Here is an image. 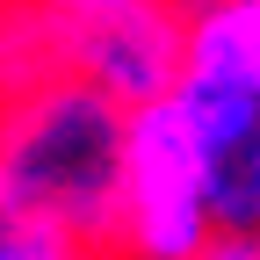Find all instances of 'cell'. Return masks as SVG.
<instances>
[{"instance_id":"obj_1","label":"cell","mask_w":260,"mask_h":260,"mask_svg":"<svg viewBox=\"0 0 260 260\" xmlns=\"http://www.w3.org/2000/svg\"><path fill=\"white\" fill-rule=\"evenodd\" d=\"M130 116L80 80H8L0 87V195L22 224L102 253L116 239Z\"/></svg>"},{"instance_id":"obj_2","label":"cell","mask_w":260,"mask_h":260,"mask_svg":"<svg viewBox=\"0 0 260 260\" xmlns=\"http://www.w3.org/2000/svg\"><path fill=\"white\" fill-rule=\"evenodd\" d=\"M188 65V0H22L8 80H80L123 116L174 102Z\"/></svg>"},{"instance_id":"obj_3","label":"cell","mask_w":260,"mask_h":260,"mask_svg":"<svg viewBox=\"0 0 260 260\" xmlns=\"http://www.w3.org/2000/svg\"><path fill=\"white\" fill-rule=\"evenodd\" d=\"M217 224V181H210V152L195 138V123L159 102L130 116V145H123V195H116V239L109 260H195Z\"/></svg>"},{"instance_id":"obj_4","label":"cell","mask_w":260,"mask_h":260,"mask_svg":"<svg viewBox=\"0 0 260 260\" xmlns=\"http://www.w3.org/2000/svg\"><path fill=\"white\" fill-rule=\"evenodd\" d=\"M174 109L195 123V138H203V152H210L217 224H232V232H260V102L181 87Z\"/></svg>"},{"instance_id":"obj_5","label":"cell","mask_w":260,"mask_h":260,"mask_svg":"<svg viewBox=\"0 0 260 260\" xmlns=\"http://www.w3.org/2000/svg\"><path fill=\"white\" fill-rule=\"evenodd\" d=\"M181 87L260 102V0H195V8H188V65H181Z\"/></svg>"},{"instance_id":"obj_6","label":"cell","mask_w":260,"mask_h":260,"mask_svg":"<svg viewBox=\"0 0 260 260\" xmlns=\"http://www.w3.org/2000/svg\"><path fill=\"white\" fill-rule=\"evenodd\" d=\"M0 260H102V253H80V246H65V239H51V232H37V224H29L22 239L0 246Z\"/></svg>"},{"instance_id":"obj_7","label":"cell","mask_w":260,"mask_h":260,"mask_svg":"<svg viewBox=\"0 0 260 260\" xmlns=\"http://www.w3.org/2000/svg\"><path fill=\"white\" fill-rule=\"evenodd\" d=\"M195 260H260V232H232V224H224Z\"/></svg>"},{"instance_id":"obj_8","label":"cell","mask_w":260,"mask_h":260,"mask_svg":"<svg viewBox=\"0 0 260 260\" xmlns=\"http://www.w3.org/2000/svg\"><path fill=\"white\" fill-rule=\"evenodd\" d=\"M15 8L22 0H0V73H8V44H15Z\"/></svg>"},{"instance_id":"obj_9","label":"cell","mask_w":260,"mask_h":260,"mask_svg":"<svg viewBox=\"0 0 260 260\" xmlns=\"http://www.w3.org/2000/svg\"><path fill=\"white\" fill-rule=\"evenodd\" d=\"M22 232H29V224H22V217L8 210V195H0V246H8V239H22Z\"/></svg>"}]
</instances>
